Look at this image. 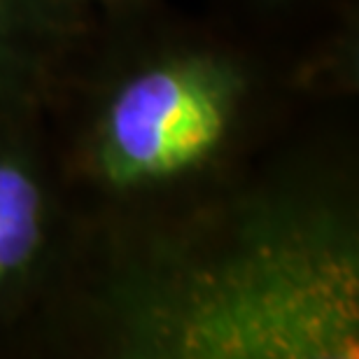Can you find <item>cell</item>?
<instances>
[{
  "label": "cell",
  "mask_w": 359,
  "mask_h": 359,
  "mask_svg": "<svg viewBox=\"0 0 359 359\" xmlns=\"http://www.w3.org/2000/svg\"><path fill=\"white\" fill-rule=\"evenodd\" d=\"M357 100L212 203L68 255L5 359H357Z\"/></svg>",
  "instance_id": "cell-1"
},
{
  "label": "cell",
  "mask_w": 359,
  "mask_h": 359,
  "mask_svg": "<svg viewBox=\"0 0 359 359\" xmlns=\"http://www.w3.org/2000/svg\"><path fill=\"white\" fill-rule=\"evenodd\" d=\"M359 68L297 54L168 0L93 17L42 119L68 255L212 203L332 105Z\"/></svg>",
  "instance_id": "cell-2"
},
{
  "label": "cell",
  "mask_w": 359,
  "mask_h": 359,
  "mask_svg": "<svg viewBox=\"0 0 359 359\" xmlns=\"http://www.w3.org/2000/svg\"><path fill=\"white\" fill-rule=\"evenodd\" d=\"M68 243L42 110L0 119V359L52 292Z\"/></svg>",
  "instance_id": "cell-3"
},
{
  "label": "cell",
  "mask_w": 359,
  "mask_h": 359,
  "mask_svg": "<svg viewBox=\"0 0 359 359\" xmlns=\"http://www.w3.org/2000/svg\"><path fill=\"white\" fill-rule=\"evenodd\" d=\"M91 24L70 0H0V119L45 110Z\"/></svg>",
  "instance_id": "cell-4"
},
{
  "label": "cell",
  "mask_w": 359,
  "mask_h": 359,
  "mask_svg": "<svg viewBox=\"0 0 359 359\" xmlns=\"http://www.w3.org/2000/svg\"><path fill=\"white\" fill-rule=\"evenodd\" d=\"M205 10L276 47L359 68V0H205Z\"/></svg>",
  "instance_id": "cell-5"
},
{
  "label": "cell",
  "mask_w": 359,
  "mask_h": 359,
  "mask_svg": "<svg viewBox=\"0 0 359 359\" xmlns=\"http://www.w3.org/2000/svg\"><path fill=\"white\" fill-rule=\"evenodd\" d=\"M80 10L93 14V17H105V14H117L126 10H135V7L149 5L154 0H70Z\"/></svg>",
  "instance_id": "cell-6"
}]
</instances>
